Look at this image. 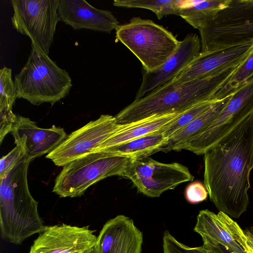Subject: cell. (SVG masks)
I'll return each mask as SVG.
<instances>
[{
    "label": "cell",
    "instance_id": "obj_20",
    "mask_svg": "<svg viewBox=\"0 0 253 253\" xmlns=\"http://www.w3.org/2000/svg\"><path fill=\"white\" fill-rule=\"evenodd\" d=\"M181 113L154 116L129 123L126 127L112 135L93 151L109 148L157 131L167 126Z\"/></svg>",
    "mask_w": 253,
    "mask_h": 253
},
{
    "label": "cell",
    "instance_id": "obj_3",
    "mask_svg": "<svg viewBox=\"0 0 253 253\" xmlns=\"http://www.w3.org/2000/svg\"><path fill=\"white\" fill-rule=\"evenodd\" d=\"M31 160L24 157L0 179V229L4 240L16 245L45 228L31 195L27 172Z\"/></svg>",
    "mask_w": 253,
    "mask_h": 253
},
{
    "label": "cell",
    "instance_id": "obj_26",
    "mask_svg": "<svg viewBox=\"0 0 253 253\" xmlns=\"http://www.w3.org/2000/svg\"><path fill=\"white\" fill-rule=\"evenodd\" d=\"M17 93L12 70L4 66L0 70V113L12 111Z\"/></svg>",
    "mask_w": 253,
    "mask_h": 253
},
{
    "label": "cell",
    "instance_id": "obj_25",
    "mask_svg": "<svg viewBox=\"0 0 253 253\" xmlns=\"http://www.w3.org/2000/svg\"><path fill=\"white\" fill-rule=\"evenodd\" d=\"M218 101L210 100L199 103L180 114L164 127L163 133L165 137L167 139L173 134L189 125Z\"/></svg>",
    "mask_w": 253,
    "mask_h": 253
},
{
    "label": "cell",
    "instance_id": "obj_14",
    "mask_svg": "<svg viewBox=\"0 0 253 253\" xmlns=\"http://www.w3.org/2000/svg\"><path fill=\"white\" fill-rule=\"evenodd\" d=\"M253 50V41L219 50L203 52L168 83L180 84L241 64Z\"/></svg>",
    "mask_w": 253,
    "mask_h": 253
},
{
    "label": "cell",
    "instance_id": "obj_5",
    "mask_svg": "<svg viewBox=\"0 0 253 253\" xmlns=\"http://www.w3.org/2000/svg\"><path fill=\"white\" fill-rule=\"evenodd\" d=\"M134 159L106 151H93L63 166L53 192L61 197H77L90 186L112 176L124 177Z\"/></svg>",
    "mask_w": 253,
    "mask_h": 253
},
{
    "label": "cell",
    "instance_id": "obj_1",
    "mask_svg": "<svg viewBox=\"0 0 253 253\" xmlns=\"http://www.w3.org/2000/svg\"><path fill=\"white\" fill-rule=\"evenodd\" d=\"M204 184L219 211L239 218L249 204L253 112L204 154Z\"/></svg>",
    "mask_w": 253,
    "mask_h": 253
},
{
    "label": "cell",
    "instance_id": "obj_8",
    "mask_svg": "<svg viewBox=\"0 0 253 253\" xmlns=\"http://www.w3.org/2000/svg\"><path fill=\"white\" fill-rule=\"evenodd\" d=\"M13 27L48 55L58 22L59 0H12Z\"/></svg>",
    "mask_w": 253,
    "mask_h": 253
},
{
    "label": "cell",
    "instance_id": "obj_28",
    "mask_svg": "<svg viewBox=\"0 0 253 253\" xmlns=\"http://www.w3.org/2000/svg\"><path fill=\"white\" fill-rule=\"evenodd\" d=\"M24 156L23 151L18 146L3 156L0 161V179L3 178Z\"/></svg>",
    "mask_w": 253,
    "mask_h": 253
},
{
    "label": "cell",
    "instance_id": "obj_16",
    "mask_svg": "<svg viewBox=\"0 0 253 253\" xmlns=\"http://www.w3.org/2000/svg\"><path fill=\"white\" fill-rule=\"evenodd\" d=\"M229 217L221 211H199L194 230L201 236L202 247L209 253H246L232 232Z\"/></svg>",
    "mask_w": 253,
    "mask_h": 253
},
{
    "label": "cell",
    "instance_id": "obj_19",
    "mask_svg": "<svg viewBox=\"0 0 253 253\" xmlns=\"http://www.w3.org/2000/svg\"><path fill=\"white\" fill-rule=\"evenodd\" d=\"M231 95L218 101L189 125L173 134L166 140L161 151L186 150L192 141L211 125L225 107Z\"/></svg>",
    "mask_w": 253,
    "mask_h": 253
},
{
    "label": "cell",
    "instance_id": "obj_18",
    "mask_svg": "<svg viewBox=\"0 0 253 253\" xmlns=\"http://www.w3.org/2000/svg\"><path fill=\"white\" fill-rule=\"evenodd\" d=\"M143 235L129 217L119 215L107 221L97 237L99 253H141Z\"/></svg>",
    "mask_w": 253,
    "mask_h": 253
},
{
    "label": "cell",
    "instance_id": "obj_9",
    "mask_svg": "<svg viewBox=\"0 0 253 253\" xmlns=\"http://www.w3.org/2000/svg\"><path fill=\"white\" fill-rule=\"evenodd\" d=\"M124 177L129 179L140 193L153 198L194 179L186 166L175 162L163 163L150 157L133 160Z\"/></svg>",
    "mask_w": 253,
    "mask_h": 253
},
{
    "label": "cell",
    "instance_id": "obj_12",
    "mask_svg": "<svg viewBox=\"0 0 253 253\" xmlns=\"http://www.w3.org/2000/svg\"><path fill=\"white\" fill-rule=\"evenodd\" d=\"M93 232L88 226H45L29 253H85L96 244L97 237Z\"/></svg>",
    "mask_w": 253,
    "mask_h": 253
},
{
    "label": "cell",
    "instance_id": "obj_15",
    "mask_svg": "<svg viewBox=\"0 0 253 253\" xmlns=\"http://www.w3.org/2000/svg\"><path fill=\"white\" fill-rule=\"evenodd\" d=\"M11 133L15 143L23 151L25 157L31 161L55 149L67 135L63 128L52 126L43 128L29 118L17 115Z\"/></svg>",
    "mask_w": 253,
    "mask_h": 253
},
{
    "label": "cell",
    "instance_id": "obj_6",
    "mask_svg": "<svg viewBox=\"0 0 253 253\" xmlns=\"http://www.w3.org/2000/svg\"><path fill=\"white\" fill-rule=\"evenodd\" d=\"M116 39L138 58L146 71L161 67L173 54L180 41L169 31L152 20L139 17L119 25Z\"/></svg>",
    "mask_w": 253,
    "mask_h": 253
},
{
    "label": "cell",
    "instance_id": "obj_24",
    "mask_svg": "<svg viewBox=\"0 0 253 253\" xmlns=\"http://www.w3.org/2000/svg\"><path fill=\"white\" fill-rule=\"evenodd\" d=\"M253 77V50L238 68L229 81L213 95L212 99L220 100L232 95Z\"/></svg>",
    "mask_w": 253,
    "mask_h": 253
},
{
    "label": "cell",
    "instance_id": "obj_11",
    "mask_svg": "<svg viewBox=\"0 0 253 253\" xmlns=\"http://www.w3.org/2000/svg\"><path fill=\"white\" fill-rule=\"evenodd\" d=\"M253 112V77L235 91L216 119L186 148L197 155L204 154Z\"/></svg>",
    "mask_w": 253,
    "mask_h": 253
},
{
    "label": "cell",
    "instance_id": "obj_17",
    "mask_svg": "<svg viewBox=\"0 0 253 253\" xmlns=\"http://www.w3.org/2000/svg\"><path fill=\"white\" fill-rule=\"evenodd\" d=\"M57 12L60 21L76 30L110 33L119 25L110 11L98 9L84 0H59Z\"/></svg>",
    "mask_w": 253,
    "mask_h": 253
},
{
    "label": "cell",
    "instance_id": "obj_10",
    "mask_svg": "<svg viewBox=\"0 0 253 253\" xmlns=\"http://www.w3.org/2000/svg\"><path fill=\"white\" fill-rule=\"evenodd\" d=\"M127 125L118 124L115 116L102 115L67 135L46 158L51 160L56 166L63 167L93 152L112 135Z\"/></svg>",
    "mask_w": 253,
    "mask_h": 253
},
{
    "label": "cell",
    "instance_id": "obj_7",
    "mask_svg": "<svg viewBox=\"0 0 253 253\" xmlns=\"http://www.w3.org/2000/svg\"><path fill=\"white\" fill-rule=\"evenodd\" d=\"M199 30L203 52L253 41V0H231L225 8Z\"/></svg>",
    "mask_w": 253,
    "mask_h": 253
},
{
    "label": "cell",
    "instance_id": "obj_30",
    "mask_svg": "<svg viewBox=\"0 0 253 253\" xmlns=\"http://www.w3.org/2000/svg\"><path fill=\"white\" fill-rule=\"evenodd\" d=\"M85 253H99L96 244V245L93 247L92 248H91L90 250H89L87 252H86Z\"/></svg>",
    "mask_w": 253,
    "mask_h": 253
},
{
    "label": "cell",
    "instance_id": "obj_21",
    "mask_svg": "<svg viewBox=\"0 0 253 253\" xmlns=\"http://www.w3.org/2000/svg\"><path fill=\"white\" fill-rule=\"evenodd\" d=\"M231 0H208L183 1L178 16L193 28L200 30L210 23L221 10L225 8Z\"/></svg>",
    "mask_w": 253,
    "mask_h": 253
},
{
    "label": "cell",
    "instance_id": "obj_13",
    "mask_svg": "<svg viewBox=\"0 0 253 253\" xmlns=\"http://www.w3.org/2000/svg\"><path fill=\"white\" fill-rule=\"evenodd\" d=\"M201 48V39L196 34L187 35L161 67L153 71H143L142 82L134 100L143 97L172 80L200 53Z\"/></svg>",
    "mask_w": 253,
    "mask_h": 253
},
{
    "label": "cell",
    "instance_id": "obj_22",
    "mask_svg": "<svg viewBox=\"0 0 253 253\" xmlns=\"http://www.w3.org/2000/svg\"><path fill=\"white\" fill-rule=\"evenodd\" d=\"M164 127L142 137L101 151L126 156L134 160L149 157L153 154L161 151L167 140L163 133Z\"/></svg>",
    "mask_w": 253,
    "mask_h": 253
},
{
    "label": "cell",
    "instance_id": "obj_23",
    "mask_svg": "<svg viewBox=\"0 0 253 253\" xmlns=\"http://www.w3.org/2000/svg\"><path fill=\"white\" fill-rule=\"evenodd\" d=\"M183 0H114L115 6L126 8H141L149 9L155 13L159 19L164 16H178Z\"/></svg>",
    "mask_w": 253,
    "mask_h": 253
},
{
    "label": "cell",
    "instance_id": "obj_27",
    "mask_svg": "<svg viewBox=\"0 0 253 253\" xmlns=\"http://www.w3.org/2000/svg\"><path fill=\"white\" fill-rule=\"evenodd\" d=\"M164 253H209L202 246L190 247L178 241L169 231L163 236Z\"/></svg>",
    "mask_w": 253,
    "mask_h": 253
},
{
    "label": "cell",
    "instance_id": "obj_4",
    "mask_svg": "<svg viewBox=\"0 0 253 253\" xmlns=\"http://www.w3.org/2000/svg\"><path fill=\"white\" fill-rule=\"evenodd\" d=\"M25 65L14 77L17 98L35 105L43 103L53 105L69 94L72 79L47 55L32 44Z\"/></svg>",
    "mask_w": 253,
    "mask_h": 253
},
{
    "label": "cell",
    "instance_id": "obj_29",
    "mask_svg": "<svg viewBox=\"0 0 253 253\" xmlns=\"http://www.w3.org/2000/svg\"><path fill=\"white\" fill-rule=\"evenodd\" d=\"M208 191L201 182L195 181L189 184L185 191L186 200L191 204L202 202L207 198Z\"/></svg>",
    "mask_w": 253,
    "mask_h": 253
},
{
    "label": "cell",
    "instance_id": "obj_2",
    "mask_svg": "<svg viewBox=\"0 0 253 253\" xmlns=\"http://www.w3.org/2000/svg\"><path fill=\"white\" fill-rule=\"evenodd\" d=\"M241 64L183 84L167 83L122 110L115 116L117 123L126 124L154 116L181 113L199 103L213 100L214 94Z\"/></svg>",
    "mask_w": 253,
    "mask_h": 253
}]
</instances>
